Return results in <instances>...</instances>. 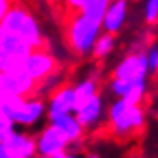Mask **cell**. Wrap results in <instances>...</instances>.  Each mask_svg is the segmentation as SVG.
<instances>
[{
    "label": "cell",
    "mask_w": 158,
    "mask_h": 158,
    "mask_svg": "<svg viewBox=\"0 0 158 158\" xmlns=\"http://www.w3.org/2000/svg\"><path fill=\"white\" fill-rule=\"evenodd\" d=\"M114 48H115V36L112 35V33L103 31V33H100V36L96 38L91 53H93V57H96V59H105V57H108L112 52H114Z\"/></svg>",
    "instance_id": "obj_15"
},
{
    "label": "cell",
    "mask_w": 158,
    "mask_h": 158,
    "mask_svg": "<svg viewBox=\"0 0 158 158\" xmlns=\"http://www.w3.org/2000/svg\"><path fill=\"white\" fill-rule=\"evenodd\" d=\"M76 112V95L74 86L71 84H60L55 91H52V96L47 105V117L48 120L65 114Z\"/></svg>",
    "instance_id": "obj_7"
},
{
    "label": "cell",
    "mask_w": 158,
    "mask_h": 158,
    "mask_svg": "<svg viewBox=\"0 0 158 158\" xmlns=\"http://www.w3.org/2000/svg\"><path fill=\"white\" fill-rule=\"evenodd\" d=\"M108 122L117 136H127L143 127L144 112L138 103H129L127 100L118 98L108 108Z\"/></svg>",
    "instance_id": "obj_2"
},
{
    "label": "cell",
    "mask_w": 158,
    "mask_h": 158,
    "mask_svg": "<svg viewBox=\"0 0 158 158\" xmlns=\"http://www.w3.org/2000/svg\"><path fill=\"white\" fill-rule=\"evenodd\" d=\"M9 158H31L36 155V138L16 131L14 136L5 143Z\"/></svg>",
    "instance_id": "obj_11"
},
{
    "label": "cell",
    "mask_w": 158,
    "mask_h": 158,
    "mask_svg": "<svg viewBox=\"0 0 158 158\" xmlns=\"http://www.w3.org/2000/svg\"><path fill=\"white\" fill-rule=\"evenodd\" d=\"M127 7H129L127 0H112L102 19V31L112 33V35L120 31L127 19Z\"/></svg>",
    "instance_id": "obj_8"
},
{
    "label": "cell",
    "mask_w": 158,
    "mask_h": 158,
    "mask_svg": "<svg viewBox=\"0 0 158 158\" xmlns=\"http://www.w3.org/2000/svg\"><path fill=\"white\" fill-rule=\"evenodd\" d=\"M24 64H26V57L24 55H7V53H5L4 64H2V72H4V74L26 72Z\"/></svg>",
    "instance_id": "obj_17"
},
{
    "label": "cell",
    "mask_w": 158,
    "mask_h": 158,
    "mask_svg": "<svg viewBox=\"0 0 158 158\" xmlns=\"http://www.w3.org/2000/svg\"><path fill=\"white\" fill-rule=\"evenodd\" d=\"M100 33L102 23H96L81 12H76L67 24V43L77 55H89Z\"/></svg>",
    "instance_id": "obj_1"
},
{
    "label": "cell",
    "mask_w": 158,
    "mask_h": 158,
    "mask_svg": "<svg viewBox=\"0 0 158 158\" xmlns=\"http://www.w3.org/2000/svg\"><path fill=\"white\" fill-rule=\"evenodd\" d=\"M148 74H150V67H148L146 52L141 50L131 52L114 69V77H122L129 81H146Z\"/></svg>",
    "instance_id": "obj_5"
},
{
    "label": "cell",
    "mask_w": 158,
    "mask_h": 158,
    "mask_svg": "<svg viewBox=\"0 0 158 158\" xmlns=\"http://www.w3.org/2000/svg\"><path fill=\"white\" fill-rule=\"evenodd\" d=\"M110 2L112 0H86L81 9V14H84L86 17L96 21V23H102Z\"/></svg>",
    "instance_id": "obj_16"
},
{
    "label": "cell",
    "mask_w": 158,
    "mask_h": 158,
    "mask_svg": "<svg viewBox=\"0 0 158 158\" xmlns=\"http://www.w3.org/2000/svg\"><path fill=\"white\" fill-rule=\"evenodd\" d=\"M16 124L10 122V120H4V122H0V143H7L9 139L14 136V132H16Z\"/></svg>",
    "instance_id": "obj_20"
},
{
    "label": "cell",
    "mask_w": 158,
    "mask_h": 158,
    "mask_svg": "<svg viewBox=\"0 0 158 158\" xmlns=\"http://www.w3.org/2000/svg\"><path fill=\"white\" fill-rule=\"evenodd\" d=\"M4 36H5V33H4V29H2V26H0V43H2V40H4Z\"/></svg>",
    "instance_id": "obj_26"
},
{
    "label": "cell",
    "mask_w": 158,
    "mask_h": 158,
    "mask_svg": "<svg viewBox=\"0 0 158 158\" xmlns=\"http://www.w3.org/2000/svg\"><path fill=\"white\" fill-rule=\"evenodd\" d=\"M144 95H146V81H132L126 93V96H124V100H127L129 103L141 105Z\"/></svg>",
    "instance_id": "obj_18"
},
{
    "label": "cell",
    "mask_w": 158,
    "mask_h": 158,
    "mask_svg": "<svg viewBox=\"0 0 158 158\" xmlns=\"http://www.w3.org/2000/svg\"><path fill=\"white\" fill-rule=\"evenodd\" d=\"M144 19L148 24L158 23V0H146L144 4Z\"/></svg>",
    "instance_id": "obj_19"
},
{
    "label": "cell",
    "mask_w": 158,
    "mask_h": 158,
    "mask_svg": "<svg viewBox=\"0 0 158 158\" xmlns=\"http://www.w3.org/2000/svg\"><path fill=\"white\" fill-rule=\"evenodd\" d=\"M74 95H76V108L81 107L83 103L91 100L93 96L98 95V83L96 79H83L81 83L74 86Z\"/></svg>",
    "instance_id": "obj_14"
},
{
    "label": "cell",
    "mask_w": 158,
    "mask_h": 158,
    "mask_svg": "<svg viewBox=\"0 0 158 158\" xmlns=\"http://www.w3.org/2000/svg\"><path fill=\"white\" fill-rule=\"evenodd\" d=\"M12 2H14V0H0V21L5 16V12L9 10V7L12 5Z\"/></svg>",
    "instance_id": "obj_23"
},
{
    "label": "cell",
    "mask_w": 158,
    "mask_h": 158,
    "mask_svg": "<svg viewBox=\"0 0 158 158\" xmlns=\"http://www.w3.org/2000/svg\"><path fill=\"white\" fill-rule=\"evenodd\" d=\"M4 120H9L7 115L4 114V110H2V107H0V122H4Z\"/></svg>",
    "instance_id": "obj_25"
},
{
    "label": "cell",
    "mask_w": 158,
    "mask_h": 158,
    "mask_svg": "<svg viewBox=\"0 0 158 158\" xmlns=\"http://www.w3.org/2000/svg\"><path fill=\"white\" fill-rule=\"evenodd\" d=\"M84 2H86V0H64V4L67 5V9H69V10H72L74 14H76V12H81Z\"/></svg>",
    "instance_id": "obj_22"
},
{
    "label": "cell",
    "mask_w": 158,
    "mask_h": 158,
    "mask_svg": "<svg viewBox=\"0 0 158 158\" xmlns=\"http://www.w3.org/2000/svg\"><path fill=\"white\" fill-rule=\"evenodd\" d=\"M0 158H9L7 148H5V144H4V143H0Z\"/></svg>",
    "instance_id": "obj_24"
},
{
    "label": "cell",
    "mask_w": 158,
    "mask_h": 158,
    "mask_svg": "<svg viewBox=\"0 0 158 158\" xmlns=\"http://www.w3.org/2000/svg\"><path fill=\"white\" fill-rule=\"evenodd\" d=\"M146 59H148V67L150 72H158V48L150 47L146 50Z\"/></svg>",
    "instance_id": "obj_21"
},
{
    "label": "cell",
    "mask_w": 158,
    "mask_h": 158,
    "mask_svg": "<svg viewBox=\"0 0 158 158\" xmlns=\"http://www.w3.org/2000/svg\"><path fill=\"white\" fill-rule=\"evenodd\" d=\"M48 122L55 124L57 127H59L60 131H62L64 134L69 138V141L72 143H77L83 139V132H84V127L81 126V122L77 120V117H76V114L72 112V114H65V115H60V117H55L52 118V120H48Z\"/></svg>",
    "instance_id": "obj_12"
},
{
    "label": "cell",
    "mask_w": 158,
    "mask_h": 158,
    "mask_svg": "<svg viewBox=\"0 0 158 158\" xmlns=\"http://www.w3.org/2000/svg\"><path fill=\"white\" fill-rule=\"evenodd\" d=\"M71 141L55 124H48L36 138V155L45 158H65L69 153Z\"/></svg>",
    "instance_id": "obj_3"
},
{
    "label": "cell",
    "mask_w": 158,
    "mask_h": 158,
    "mask_svg": "<svg viewBox=\"0 0 158 158\" xmlns=\"http://www.w3.org/2000/svg\"><path fill=\"white\" fill-rule=\"evenodd\" d=\"M45 114H47V105L41 100V96L31 95V96L23 98V102L10 112L9 118L16 126L28 127V126H35L36 122H40L45 117Z\"/></svg>",
    "instance_id": "obj_4"
},
{
    "label": "cell",
    "mask_w": 158,
    "mask_h": 158,
    "mask_svg": "<svg viewBox=\"0 0 158 158\" xmlns=\"http://www.w3.org/2000/svg\"><path fill=\"white\" fill-rule=\"evenodd\" d=\"M4 57H5V55L0 57V72H2V64H4Z\"/></svg>",
    "instance_id": "obj_27"
},
{
    "label": "cell",
    "mask_w": 158,
    "mask_h": 158,
    "mask_svg": "<svg viewBox=\"0 0 158 158\" xmlns=\"http://www.w3.org/2000/svg\"><path fill=\"white\" fill-rule=\"evenodd\" d=\"M2 81H4V89L9 93H14L19 96L35 95L36 81L28 72H17V74H4L2 72Z\"/></svg>",
    "instance_id": "obj_10"
},
{
    "label": "cell",
    "mask_w": 158,
    "mask_h": 158,
    "mask_svg": "<svg viewBox=\"0 0 158 158\" xmlns=\"http://www.w3.org/2000/svg\"><path fill=\"white\" fill-rule=\"evenodd\" d=\"M2 48L7 55H28L33 50V47L17 35H5L2 40Z\"/></svg>",
    "instance_id": "obj_13"
},
{
    "label": "cell",
    "mask_w": 158,
    "mask_h": 158,
    "mask_svg": "<svg viewBox=\"0 0 158 158\" xmlns=\"http://www.w3.org/2000/svg\"><path fill=\"white\" fill-rule=\"evenodd\" d=\"M103 110H105V103H103V98L100 95L93 96L91 100H88L86 103H83L81 107L76 108V117L81 122V126L84 129H91L95 127L96 124L102 120L103 117Z\"/></svg>",
    "instance_id": "obj_9"
},
{
    "label": "cell",
    "mask_w": 158,
    "mask_h": 158,
    "mask_svg": "<svg viewBox=\"0 0 158 158\" xmlns=\"http://www.w3.org/2000/svg\"><path fill=\"white\" fill-rule=\"evenodd\" d=\"M24 69L35 79L36 83L41 81L43 77L53 74V72L59 71V62L52 53H48L47 50L41 48H33L26 55V64H24Z\"/></svg>",
    "instance_id": "obj_6"
}]
</instances>
